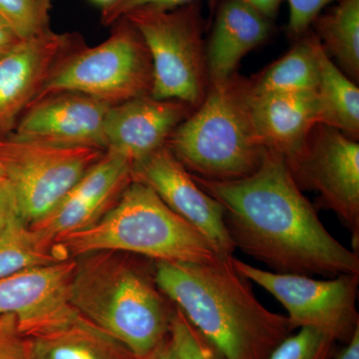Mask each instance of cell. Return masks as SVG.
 <instances>
[{"label": "cell", "mask_w": 359, "mask_h": 359, "mask_svg": "<svg viewBox=\"0 0 359 359\" xmlns=\"http://www.w3.org/2000/svg\"><path fill=\"white\" fill-rule=\"evenodd\" d=\"M271 30V20L245 0H221L205 51L210 84L236 74L242 58L266 41Z\"/></svg>", "instance_id": "ac0fdd59"}, {"label": "cell", "mask_w": 359, "mask_h": 359, "mask_svg": "<svg viewBox=\"0 0 359 359\" xmlns=\"http://www.w3.org/2000/svg\"><path fill=\"white\" fill-rule=\"evenodd\" d=\"M21 218L18 200L8 181L0 184V231L13 221Z\"/></svg>", "instance_id": "f546056e"}, {"label": "cell", "mask_w": 359, "mask_h": 359, "mask_svg": "<svg viewBox=\"0 0 359 359\" xmlns=\"http://www.w3.org/2000/svg\"><path fill=\"white\" fill-rule=\"evenodd\" d=\"M252 81L233 74L210 84L195 112L170 135L166 146L195 176L212 181L247 178L263 164L250 109Z\"/></svg>", "instance_id": "5b68a950"}, {"label": "cell", "mask_w": 359, "mask_h": 359, "mask_svg": "<svg viewBox=\"0 0 359 359\" xmlns=\"http://www.w3.org/2000/svg\"><path fill=\"white\" fill-rule=\"evenodd\" d=\"M335 340L311 327L299 328L283 340L268 359H330Z\"/></svg>", "instance_id": "d4e9b609"}, {"label": "cell", "mask_w": 359, "mask_h": 359, "mask_svg": "<svg viewBox=\"0 0 359 359\" xmlns=\"http://www.w3.org/2000/svg\"><path fill=\"white\" fill-rule=\"evenodd\" d=\"M102 43L81 46L55 65L35 101L52 94L74 92L117 105L150 95L153 68L141 35L122 18Z\"/></svg>", "instance_id": "8992f818"}, {"label": "cell", "mask_w": 359, "mask_h": 359, "mask_svg": "<svg viewBox=\"0 0 359 359\" xmlns=\"http://www.w3.org/2000/svg\"><path fill=\"white\" fill-rule=\"evenodd\" d=\"M233 257L209 263L156 262L155 282L224 358L268 359L295 330L287 316L259 302L250 280L233 268Z\"/></svg>", "instance_id": "7a4b0ae2"}, {"label": "cell", "mask_w": 359, "mask_h": 359, "mask_svg": "<svg viewBox=\"0 0 359 359\" xmlns=\"http://www.w3.org/2000/svg\"><path fill=\"white\" fill-rule=\"evenodd\" d=\"M111 105L74 92L52 94L33 102L7 137L60 147L105 151L104 126Z\"/></svg>", "instance_id": "4fadbf2b"}, {"label": "cell", "mask_w": 359, "mask_h": 359, "mask_svg": "<svg viewBox=\"0 0 359 359\" xmlns=\"http://www.w3.org/2000/svg\"><path fill=\"white\" fill-rule=\"evenodd\" d=\"M193 177L224 208V224L236 249L275 273L359 275L358 252L330 235L280 156L266 151L259 169L244 179Z\"/></svg>", "instance_id": "6da1fadb"}, {"label": "cell", "mask_w": 359, "mask_h": 359, "mask_svg": "<svg viewBox=\"0 0 359 359\" xmlns=\"http://www.w3.org/2000/svg\"><path fill=\"white\" fill-rule=\"evenodd\" d=\"M131 182L132 163L106 151L50 212L29 226L53 241L88 228L109 211Z\"/></svg>", "instance_id": "9a60e30c"}, {"label": "cell", "mask_w": 359, "mask_h": 359, "mask_svg": "<svg viewBox=\"0 0 359 359\" xmlns=\"http://www.w3.org/2000/svg\"><path fill=\"white\" fill-rule=\"evenodd\" d=\"M51 0H0V16L21 39L50 29Z\"/></svg>", "instance_id": "cb8c5ba5"}, {"label": "cell", "mask_w": 359, "mask_h": 359, "mask_svg": "<svg viewBox=\"0 0 359 359\" xmlns=\"http://www.w3.org/2000/svg\"><path fill=\"white\" fill-rule=\"evenodd\" d=\"M81 46L76 35L49 30L21 40L0 57V139L13 131L59 61Z\"/></svg>", "instance_id": "5bb4252c"}, {"label": "cell", "mask_w": 359, "mask_h": 359, "mask_svg": "<svg viewBox=\"0 0 359 359\" xmlns=\"http://www.w3.org/2000/svg\"><path fill=\"white\" fill-rule=\"evenodd\" d=\"M76 261L25 269L0 280V316L14 314L27 339L56 332L83 316L69 301Z\"/></svg>", "instance_id": "8fae6325"}, {"label": "cell", "mask_w": 359, "mask_h": 359, "mask_svg": "<svg viewBox=\"0 0 359 359\" xmlns=\"http://www.w3.org/2000/svg\"><path fill=\"white\" fill-rule=\"evenodd\" d=\"M332 359H359V330ZM332 359V358H330Z\"/></svg>", "instance_id": "d6a6232c"}, {"label": "cell", "mask_w": 359, "mask_h": 359, "mask_svg": "<svg viewBox=\"0 0 359 359\" xmlns=\"http://www.w3.org/2000/svg\"><path fill=\"white\" fill-rule=\"evenodd\" d=\"M323 48L351 77L359 75V0H339L332 11L313 21Z\"/></svg>", "instance_id": "603a6c76"}, {"label": "cell", "mask_w": 359, "mask_h": 359, "mask_svg": "<svg viewBox=\"0 0 359 359\" xmlns=\"http://www.w3.org/2000/svg\"><path fill=\"white\" fill-rule=\"evenodd\" d=\"M105 152L0 139V168L13 187L21 219L32 224L43 218Z\"/></svg>", "instance_id": "ba28073f"}, {"label": "cell", "mask_w": 359, "mask_h": 359, "mask_svg": "<svg viewBox=\"0 0 359 359\" xmlns=\"http://www.w3.org/2000/svg\"><path fill=\"white\" fill-rule=\"evenodd\" d=\"M124 18L136 28L150 54V95L197 108L204 100L208 77L199 2L171 9L139 7Z\"/></svg>", "instance_id": "52a82bcc"}, {"label": "cell", "mask_w": 359, "mask_h": 359, "mask_svg": "<svg viewBox=\"0 0 359 359\" xmlns=\"http://www.w3.org/2000/svg\"><path fill=\"white\" fill-rule=\"evenodd\" d=\"M143 359H177L173 344H172L171 339H170V334L152 353L149 354Z\"/></svg>", "instance_id": "836d02e7"}, {"label": "cell", "mask_w": 359, "mask_h": 359, "mask_svg": "<svg viewBox=\"0 0 359 359\" xmlns=\"http://www.w3.org/2000/svg\"><path fill=\"white\" fill-rule=\"evenodd\" d=\"M299 187L320 195L351 231L353 249L359 242V145L339 130L318 124L304 148L287 164Z\"/></svg>", "instance_id": "30bf717a"}, {"label": "cell", "mask_w": 359, "mask_h": 359, "mask_svg": "<svg viewBox=\"0 0 359 359\" xmlns=\"http://www.w3.org/2000/svg\"><path fill=\"white\" fill-rule=\"evenodd\" d=\"M240 275L276 297L287 311L294 330H320L335 341L347 344L359 330L356 309L359 275H340L327 280L264 271L231 257Z\"/></svg>", "instance_id": "9c48e42d"}, {"label": "cell", "mask_w": 359, "mask_h": 359, "mask_svg": "<svg viewBox=\"0 0 359 359\" xmlns=\"http://www.w3.org/2000/svg\"><path fill=\"white\" fill-rule=\"evenodd\" d=\"M66 261L50 238L21 218L0 231V280L20 271Z\"/></svg>", "instance_id": "7402d4cb"}, {"label": "cell", "mask_w": 359, "mask_h": 359, "mask_svg": "<svg viewBox=\"0 0 359 359\" xmlns=\"http://www.w3.org/2000/svg\"><path fill=\"white\" fill-rule=\"evenodd\" d=\"M76 261L69 301L93 323L143 359L169 337L176 306L143 269L114 252L85 255Z\"/></svg>", "instance_id": "3957f363"}, {"label": "cell", "mask_w": 359, "mask_h": 359, "mask_svg": "<svg viewBox=\"0 0 359 359\" xmlns=\"http://www.w3.org/2000/svg\"><path fill=\"white\" fill-rule=\"evenodd\" d=\"M318 37L308 36L252 81L256 94L271 92H316L320 82Z\"/></svg>", "instance_id": "44dd1931"}, {"label": "cell", "mask_w": 359, "mask_h": 359, "mask_svg": "<svg viewBox=\"0 0 359 359\" xmlns=\"http://www.w3.org/2000/svg\"><path fill=\"white\" fill-rule=\"evenodd\" d=\"M132 180L150 187L163 202L201 231L222 257L236 248L224 224V208L196 183L166 145L132 164Z\"/></svg>", "instance_id": "7c38bea8"}, {"label": "cell", "mask_w": 359, "mask_h": 359, "mask_svg": "<svg viewBox=\"0 0 359 359\" xmlns=\"http://www.w3.org/2000/svg\"><path fill=\"white\" fill-rule=\"evenodd\" d=\"M28 344L32 359H136L84 318L56 332L28 339Z\"/></svg>", "instance_id": "d6986e66"}, {"label": "cell", "mask_w": 359, "mask_h": 359, "mask_svg": "<svg viewBox=\"0 0 359 359\" xmlns=\"http://www.w3.org/2000/svg\"><path fill=\"white\" fill-rule=\"evenodd\" d=\"M318 124L355 140L359 134V89L328 57L320 53V82L316 91Z\"/></svg>", "instance_id": "ffe728a7"}, {"label": "cell", "mask_w": 359, "mask_h": 359, "mask_svg": "<svg viewBox=\"0 0 359 359\" xmlns=\"http://www.w3.org/2000/svg\"><path fill=\"white\" fill-rule=\"evenodd\" d=\"M170 339L177 359H226L177 308L171 321Z\"/></svg>", "instance_id": "484cf974"}, {"label": "cell", "mask_w": 359, "mask_h": 359, "mask_svg": "<svg viewBox=\"0 0 359 359\" xmlns=\"http://www.w3.org/2000/svg\"><path fill=\"white\" fill-rule=\"evenodd\" d=\"M18 33L0 16V57L14 48L21 41Z\"/></svg>", "instance_id": "4dcf8cb0"}, {"label": "cell", "mask_w": 359, "mask_h": 359, "mask_svg": "<svg viewBox=\"0 0 359 359\" xmlns=\"http://www.w3.org/2000/svg\"><path fill=\"white\" fill-rule=\"evenodd\" d=\"M193 109L181 101L159 100L151 95L111 106L104 126L105 151L133 164L166 145L170 135Z\"/></svg>", "instance_id": "2e32d148"}, {"label": "cell", "mask_w": 359, "mask_h": 359, "mask_svg": "<svg viewBox=\"0 0 359 359\" xmlns=\"http://www.w3.org/2000/svg\"><path fill=\"white\" fill-rule=\"evenodd\" d=\"M255 128L266 151L287 164L301 153L318 124L316 92H271L250 97Z\"/></svg>", "instance_id": "e0dca14e"}, {"label": "cell", "mask_w": 359, "mask_h": 359, "mask_svg": "<svg viewBox=\"0 0 359 359\" xmlns=\"http://www.w3.org/2000/svg\"><path fill=\"white\" fill-rule=\"evenodd\" d=\"M249 6L269 20L275 18L283 0H245Z\"/></svg>", "instance_id": "1f68e13d"}, {"label": "cell", "mask_w": 359, "mask_h": 359, "mask_svg": "<svg viewBox=\"0 0 359 359\" xmlns=\"http://www.w3.org/2000/svg\"><path fill=\"white\" fill-rule=\"evenodd\" d=\"M198 0H114L109 6L103 7L101 13V23L106 26L113 25L130 11L139 7L153 6L171 9ZM217 2L218 0H209L212 8L216 6Z\"/></svg>", "instance_id": "83f0119b"}, {"label": "cell", "mask_w": 359, "mask_h": 359, "mask_svg": "<svg viewBox=\"0 0 359 359\" xmlns=\"http://www.w3.org/2000/svg\"><path fill=\"white\" fill-rule=\"evenodd\" d=\"M92 1L95 2V4H99V6L105 7L112 4L114 0H92Z\"/></svg>", "instance_id": "e575fe53"}, {"label": "cell", "mask_w": 359, "mask_h": 359, "mask_svg": "<svg viewBox=\"0 0 359 359\" xmlns=\"http://www.w3.org/2000/svg\"><path fill=\"white\" fill-rule=\"evenodd\" d=\"M0 359H32L28 339L14 314L0 316Z\"/></svg>", "instance_id": "4316f807"}, {"label": "cell", "mask_w": 359, "mask_h": 359, "mask_svg": "<svg viewBox=\"0 0 359 359\" xmlns=\"http://www.w3.org/2000/svg\"><path fill=\"white\" fill-rule=\"evenodd\" d=\"M65 259L97 252H124L167 263H209L215 245L147 185L132 181L114 205L88 228L54 241Z\"/></svg>", "instance_id": "277c9868"}, {"label": "cell", "mask_w": 359, "mask_h": 359, "mask_svg": "<svg viewBox=\"0 0 359 359\" xmlns=\"http://www.w3.org/2000/svg\"><path fill=\"white\" fill-rule=\"evenodd\" d=\"M334 1L337 0H287L290 7L289 32L295 36L304 34L323 9Z\"/></svg>", "instance_id": "f1b7e54d"}]
</instances>
